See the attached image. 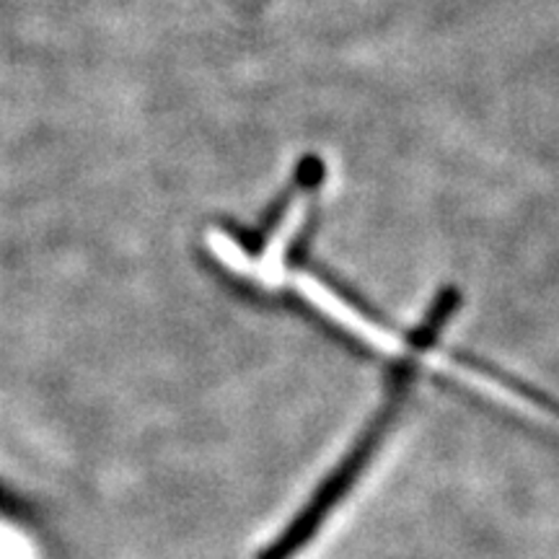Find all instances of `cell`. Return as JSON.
Here are the masks:
<instances>
[{"instance_id": "obj_1", "label": "cell", "mask_w": 559, "mask_h": 559, "mask_svg": "<svg viewBox=\"0 0 559 559\" xmlns=\"http://www.w3.org/2000/svg\"><path fill=\"white\" fill-rule=\"evenodd\" d=\"M326 185H330L326 160L304 156L260 228L251 234H241L234 226H215L207 230L205 251L210 260L243 288L298 300L304 309L313 311L334 330L383 358L409 362L415 368H430L445 379L485 391L487 396L506 407L523 409L531 417H542L544 402L534 400L528 391L495 379L469 362L451 358L445 349L436 345L445 321L453 317V311H459V293L453 288L440 293L417 330L402 334L355 304L345 290L334 288L317 270L306 267L304 247L309 241L313 223H317Z\"/></svg>"}, {"instance_id": "obj_2", "label": "cell", "mask_w": 559, "mask_h": 559, "mask_svg": "<svg viewBox=\"0 0 559 559\" xmlns=\"http://www.w3.org/2000/svg\"><path fill=\"white\" fill-rule=\"evenodd\" d=\"M0 559H37V549L24 531L0 515Z\"/></svg>"}]
</instances>
